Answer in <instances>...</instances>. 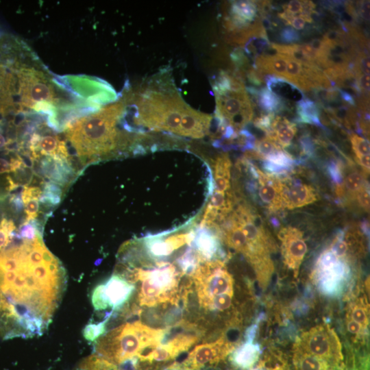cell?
I'll use <instances>...</instances> for the list:
<instances>
[{
  "label": "cell",
  "instance_id": "f35d334b",
  "mask_svg": "<svg viewBox=\"0 0 370 370\" xmlns=\"http://www.w3.org/2000/svg\"><path fill=\"white\" fill-rule=\"evenodd\" d=\"M354 197L356 198L357 201L363 209L369 210V192L366 184L357 192Z\"/></svg>",
  "mask_w": 370,
  "mask_h": 370
},
{
  "label": "cell",
  "instance_id": "cb8c5ba5",
  "mask_svg": "<svg viewBox=\"0 0 370 370\" xmlns=\"http://www.w3.org/2000/svg\"><path fill=\"white\" fill-rule=\"evenodd\" d=\"M214 179L215 190L226 192L230 187V167L231 162L227 155L223 154L214 160Z\"/></svg>",
  "mask_w": 370,
  "mask_h": 370
},
{
  "label": "cell",
  "instance_id": "f6af8a7d",
  "mask_svg": "<svg viewBox=\"0 0 370 370\" xmlns=\"http://www.w3.org/2000/svg\"><path fill=\"white\" fill-rule=\"evenodd\" d=\"M356 162L360 164L366 173H369V155L356 157Z\"/></svg>",
  "mask_w": 370,
  "mask_h": 370
},
{
  "label": "cell",
  "instance_id": "5b68a950",
  "mask_svg": "<svg viewBox=\"0 0 370 370\" xmlns=\"http://www.w3.org/2000/svg\"><path fill=\"white\" fill-rule=\"evenodd\" d=\"M147 269L124 265L121 276L131 284L140 281L137 301L140 306L154 307L164 304L178 306L180 281L183 275L169 262L146 264Z\"/></svg>",
  "mask_w": 370,
  "mask_h": 370
},
{
  "label": "cell",
  "instance_id": "9a60e30c",
  "mask_svg": "<svg viewBox=\"0 0 370 370\" xmlns=\"http://www.w3.org/2000/svg\"><path fill=\"white\" fill-rule=\"evenodd\" d=\"M317 200V193L308 184L293 183L290 185L283 182L282 206L295 209L310 204Z\"/></svg>",
  "mask_w": 370,
  "mask_h": 370
},
{
  "label": "cell",
  "instance_id": "74e56055",
  "mask_svg": "<svg viewBox=\"0 0 370 370\" xmlns=\"http://www.w3.org/2000/svg\"><path fill=\"white\" fill-rule=\"evenodd\" d=\"M328 171L331 179L337 186H342L343 174L340 166L334 162L329 164Z\"/></svg>",
  "mask_w": 370,
  "mask_h": 370
},
{
  "label": "cell",
  "instance_id": "7402d4cb",
  "mask_svg": "<svg viewBox=\"0 0 370 370\" xmlns=\"http://www.w3.org/2000/svg\"><path fill=\"white\" fill-rule=\"evenodd\" d=\"M193 241H195L196 251L203 262L210 261L219 252L218 239L209 232H201L195 234Z\"/></svg>",
  "mask_w": 370,
  "mask_h": 370
},
{
  "label": "cell",
  "instance_id": "8992f818",
  "mask_svg": "<svg viewBox=\"0 0 370 370\" xmlns=\"http://www.w3.org/2000/svg\"><path fill=\"white\" fill-rule=\"evenodd\" d=\"M18 112L31 109L47 115V125L60 127L58 108L62 107L53 80L40 69L14 64Z\"/></svg>",
  "mask_w": 370,
  "mask_h": 370
},
{
  "label": "cell",
  "instance_id": "836d02e7",
  "mask_svg": "<svg viewBox=\"0 0 370 370\" xmlns=\"http://www.w3.org/2000/svg\"><path fill=\"white\" fill-rule=\"evenodd\" d=\"M15 230L13 221L2 219L0 223V251L11 242Z\"/></svg>",
  "mask_w": 370,
  "mask_h": 370
},
{
  "label": "cell",
  "instance_id": "e0dca14e",
  "mask_svg": "<svg viewBox=\"0 0 370 370\" xmlns=\"http://www.w3.org/2000/svg\"><path fill=\"white\" fill-rule=\"evenodd\" d=\"M16 80L14 74L0 61V115L16 108Z\"/></svg>",
  "mask_w": 370,
  "mask_h": 370
},
{
  "label": "cell",
  "instance_id": "b9f144b4",
  "mask_svg": "<svg viewBox=\"0 0 370 370\" xmlns=\"http://www.w3.org/2000/svg\"><path fill=\"white\" fill-rule=\"evenodd\" d=\"M346 325L348 332L355 335H362L365 330L361 325L349 319H347Z\"/></svg>",
  "mask_w": 370,
  "mask_h": 370
},
{
  "label": "cell",
  "instance_id": "7bdbcfd3",
  "mask_svg": "<svg viewBox=\"0 0 370 370\" xmlns=\"http://www.w3.org/2000/svg\"><path fill=\"white\" fill-rule=\"evenodd\" d=\"M357 81L361 92L366 94L369 92V75L360 74L357 77Z\"/></svg>",
  "mask_w": 370,
  "mask_h": 370
},
{
  "label": "cell",
  "instance_id": "f1b7e54d",
  "mask_svg": "<svg viewBox=\"0 0 370 370\" xmlns=\"http://www.w3.org/2000/svg\"><path fill=\"white\" fill-rule=\"evenodd\" d=\"M347 319L359 323L365 329L367 328L369 324L367 308L363 303L362 299H360L351 304L347 314Z\"/></svg>",
  "mask_w": 370,
  "mask_h": 370
},
{
  "label": "cell",
  "instance_id": "8fae6325",
  "mask_svg": "<svg viewBox=\"0 0 370 370\" xmlns=\"http://www.w3.org/2000/svg\"><path fill=\"white\" fill-rule=\"evenodd\" d=\"M235 347L222 335L215 341L196 345L184 360L175 362L164 370H201L223 360Z\"/></svg>",
  "mask_w": 370,
  "mask_h": 370
},
{
  "label": "cell",
  "instance_id": "ffe728a7",
  "mask_svg": "<svg viewBox=\"0 0 370 370\" xmlns=\"http://www.w3.org/2000/svg\"><path fill=\"white\" fill-rule=\"evenodd\" d=\"M264 79L267 85V88L284 100L286 99L298 101L304 97L298 88L283 78L267 75Z\"/></svg>",
  "mask_w": 370,
  "mask_h": 370
},
{
  "label": "cell",
  "instance_id": "d590c367",
  "mask_svg": "<svg viewBox=\"0 0 370 370\" xmlns=\"http://www.w3.org/2000/svg\"><path fill=\"white\" fill-rule=\"evenodd\" d=\"M284 13L288 16H295L305 13V1L292 0L283 5Z\"/></svg>",
  "mask_w": 370,
  "mask_h": 370
},
{
  "label": "cell",
  "instance_id": "277c9868",
  "mask_svg": "<svg viewBox=\"0 0 370 370\" xmlns=\"http://www.w3.org/2000/svg\"><path fill=\"white\" fill-rule=\"evenodd\" d=\"M164 329L153 328L139 320L123 323L98 338L95 354L119 365L158 347Z\"/></svg>",
  "mask_w": 370,
  "mask_h": 370
},
{
  "label": "cell",
  "instance_id": "d6986e66",
  "mask_svg": "<svg viewBox=\"0 0 370 370\" xmlns=\"http://www.w3.org/2000/svg\"><path fill=\"white\" fill-rule=\"evenodd\" d=\"M234 350L231 358L233 364L244 369L251 367L258 360L261 352L260 346L254 343L253 340H246Z\"/></svg>",
  "mask_w": 370,
  "mask_h": 370
},
{
  "label": "cell",
  "instance_id": "4fadbf2b",
  "mask_svg": "<svg viewBox=\"0 0 370 370\" xmlns=\"http://www.w3.org/2000/svg\"><path fill=\"white\" fill-rule=\"evenodd\" d=\"M279 238L282 242V254L285 264L293 271L296 277L307 252L303 234L297 228L284 227L280 231Z\"/></svg>",
  "mask_w": 370,
  "mask_h": 370
},
{
  "label": "cell",
  "instance_id": "e575fe53",
  "mask_svg": "<svg viewBox=\"0 0 370 370\" xmlns=\"http://www.w3.org/2000/svg\"><path fill=\"white\" fill-rule=\"evenodd\" d=\"M352 149L356 157L369 156L370 153L369 142L357 134L350 136Z\"/></svg>",
  "mask_w": 370,
  "mask_h": 370
},
{
  "label": "cell",
  "instance_id": "ba28073f",
  "mask_svg": "<svg viewBox=\"0 0 370 370\" xmlns=\"http://www.w3.org/2000/svg\"><path fill=\"white\" fill-rule=\"evenodd\" d=\"M190 278L195 283L199 306L205 310L216 298L234 295L233 278L219 260L200 264Z\"/></svg>",
  "mask_w": 370,
  "mask_h": 370
},
{
  "label": "cell",
  "instance_id": "f546056e",
  "mask_svg": "<svg viewBox=\"0 0 370 370\" xmlns=\"http://www.w3.org/2000/svg\"><path fill=\"white\" fill-rule=\"evenodd\" d=\"M16 236L22 240L32 241L42 235L41 225L36 219L25 221L18 227Z\"/></svg>",
  "mask_w": 370,
  "mask_h": 370
},
{
  "label": "cell",
  "instance_id": "7dc6e473",
  "mask_svg": "<svg viewBox=\"0 0 370 370\" xmlns=\"http://www.w3.org/2000/svg\"><path fill=\"white\" fill-rule=\"evenodd\" d=\"M7 141L5 137L0 134V149L5 147L6 145Z\"/></svg>",
  "mask_w": 370,
  "mask_h": 370
},
{
  "label": "cell",
  "instance_id": "3957f363",
  "mask_svg": "<svg viewBox=\"0 0 370 370\" xmlns=\"http://www.w3.org/2000/svg\"><path fill=\"white\" fill-rule=\"evenodd\" d=\"M135 121L153 130H164L186 136L197 111L172 91L148 89L135 99Z\"/></svg>",
  "mask_w": 370,
  "mask_h": 370
},
{
  "label": "cell",
  "instance_id": "f907efd6",
  "mask_svg": "<svg viewBox=\"0 0 370 370\" xmlns=\"http://www.w3.org/2000/svg\"><path fill=\"white\" fill-rule=\"evenodd\" d=\"M77 370H79V369Z\"/></svg>",
  "mask_w": 370,
  "mask_h": 370
},
{
  "label": "cell",
  "instance_id": "ac0fdd59",
  "mask_svg": "<svg viewBox=\"0 0 370 370\" xmlns=\"http://www.w3.org/2000/svg\"><path fill=\"white\" fill-rule=\"evenodd\" d=\"M15 337L25 338L14 310L0 292V339Z\"/></svg>",
  "mask_w": 370,
  "mask_h": 370
},
{
  "label": "cell",
  "instance_id": "4316f807",
  "mask_svg": "<svg viewBox=\"0 0 370 370\" xmlns=\"http://www.w3.org/2000/svg\"><path fill=\"white\" fill-rule=\"evenodd\" d=\"M79 370H121L118 365L92 354L85 358L79 365Z\"/></svg>",
  "mask_w": 370,
  "mask_h": 370
},
{
  "label": "cell",
  "instance_id": "8d00e7d4",
  "mask_svg": "<svg viewBox=\"0 0 370 370\" xmlns=\"http://www.w3.org/2000/svg\"><path fill=\"white\" fill-rule=\"evenodd\" d=\"M39 200L31 199L23 204L24 210L26 214L25 221L36 219L39 213Z\"/></svg>",
  "mask_w": 370,
  "mask_h": 370
},
{
  "label": "cell",
  "instance_id": "d6a6232c",
  "mask_svg": "<svg viewBox=\"0 0 370 370\" xmlns=\"http://www.w3.org/2000/svg\"><path fill=\"white\" fill-rule=\"evenodd\" d=\"M344 184L350 195L355 197L357 192L366 184L364 175L358 171H354L346 176Z\"/></svg>",
  "mask_w": 370,
  "mask_h": 370
},
{
  "label": "cell",
  "instance_id": "7a4b0ae2",
  "mask_svg": "<svg viewBox=\"0 0 370 370\" xmlns=\"http://www.w3.org/2000/svg\"><path fill=\"white\" fill-rule=\"evenodd\" d=\"M124 111L123 102L115 103L79 117L64 127L65 136L83 164L96 162L116 147V126Z\"/></svg>",
  "mask_w": 370,
  "mask_h": 370
},
{
  "label": "cell",
  "instance_id": "d4e9b609",
  "mask_svg": "<svg viewBox=\"0 0 370 370\" xmlns=\"http://www.w3.org/2000/svg\"><path fill=\"white\" fill-rule=\"evenodd\" d=\"M296 112L298 122L322 126L318 106L308 98L303 97L297 101Z\"/></svg>",
  "mask_w": 370,
  "mask_h": 370
},
{
  "label": "cell",
  "instance_id": "603a6c76",
  "mask_svg": "<svg viewBox=\"0 0 370 370\" xmlns=\"http://www.w3.org/2000/svg\"><path fill=\"white\" fill-rule=\"evenodd\" d=\"M224 240L228 246L242 253L249 260L252 254L250 246L241 229L233 220L224 232Z\"/></svg>",
  "mask_w": 370,
  "mask_h": 370
},
{
  "label": "cell",
  "instance_id": "30bf717a",
  "mask_svg": "<svg viewBox=\"0 0 370 370\" xmlns=\"http://www.w3.org/2000/svg\"><path fill=\"white\" fill-rule=\"evenodd\" d=\"M350 273L346 259L337 256L331 249L323 251L318 258L313 275L319 290L326 295L339 291Z\"/></svg>",
  "mask_w": 370,
  "mask_h": 370
},
{
  "label": "cell",
  "instance_id": "9c48e42d",
  "mask_svg": "<svg viewBox=\"0 0 370 370\" xmlns=\"http://www.w3.org/2000/svg\"><path fill=\"white\" fill-rule=\"evenodd\" d=\"M295 345L330 365H337L343 360L339 338L326 324L316 325L303 332Z\"/></svg>",
  "mask_w": 370,
  "mask_h": 370
},
{
  "label": "cell",
  "instance_id": "1f68e13d",
  "mask_svg": "<svg viewBox=\"0 0 370 370\" xmlns=\"http://www.w3.org/2000/svg\"><path fill=\"white\" fill-rule=\"evenodd\" d=\"M110 316L99 323H89L84 328L83 336L87 341H95L106 331L107 322Z\"/></svg>",
  "mask_w": 370,
  "mask_h": 370
},
{
  "label": "cell",
  "instance_id": "5bb4252c",
  "mask_svg": "<svg viewBox=\"0 0 370 370\" xmlns=\"http://www.w3.org/2000/svg\"><path fill=\"white\" fill-rule=\"evenodd\" d=\"M258 182V197L260 201L273 211L280 210L282 206L283 182L270 173H264L256 169Z\"/></svg>",
  "mask_w": 370,
  "mask_h": 370
},
{
  "label": "cell",
  "instance_id": "60d3db41",
  "mask_svg": "<svg viewBox=\"0 0 370 370\" xmlns=\"http://www.w3.org/2000/svg\"><path fill=\"white\" fill-rule=\"evenodd\" d=\"M10 208L13 212L19 213L24 208L21 195L14 194L10 198Z\"/></svg>",
  "mask_w": 370,
  "mask_h": 370
},
{
  "label": "cell",
  "instance_id": "52a82bcc",
  "mask_svg": "<svg viewBox=\"0 0 370 370\" xmlns=\"http://www.w3.org/2000/svg\"><path fill=\"white\" fill-rule=\"evenodd\" d=\"M213 89L217 103L215 116L220 125L230 127L236 132L251 121L252 103L241 79L231 75L230 86Z\"/></svg>",
  "mask_w": 370,
  "mask_h": 370
},
{
  "label": "cell",
  "instance_id": "ee69618b",
  "mask_svg": "<svg viewBox=\"0 0 370 370\" xmlns=\"http://www.w3.org/2000/svg\"><path fill=\"white\" fill-rule=\"evenodd\" d=\"M338 93L341 99L350 106H355L356 102L353 96L346 90L338 88Z\"/></svg>",
  "mask_w": 370,
  "mask_h": 370
},
{
  "label": "cell",
  "instance_id": "681fc988",
  "mask_svg": "<svg viewBox=\"0 0 370 370\" xmlns=\"http://www.w3.org/2000/svg\"><path fill=\"white\" fill-rule=\"evenodd\" d=\"M1 132V126H0V132Z\"/></svg>",
  "mask_w": 370,
  "mask_h": 370
},
{
  "label": "cell",
  "instance_id": "ab89813d",
  "mask_svg": "<svg viewBox=\"0 0 370 370\" xmlns=\"http://www.w3.org/2000/svg\"><path fill=\"white\" fill-rule=\"evenodd\" d=\"M281 39L286 42H295L299 40V35L293 28L287 27L284 29L280 34Z\"/></svg>",
  "mask_w": 370,
  "mask_h": 370
},
{
  "label": "cell",
  "instance_id": "6da1fadb",
  "mask_svg": "<svg viewBox=\"0 0 370 370\" xmlns=\"http://www.w3.org/2000/svg\"><path fill=\"white\" fill-rule=\"evenodd\" d=\"M0 251V292L14 310L25 338L47 328L66 286L61 262L45 247L42 235L14 237Z\"/></svg>",
  "mask_w": 370,
  "mask_h": 370
},
{
  "label": "cell",
  "instance_id": "44dd1931",
  "mask_svg": "<svg viewBox=\"0 0 370 370\" xmlns=\"http://www.w3.org/2000/svg\"><path fill=\"white\" fill-rule=\"evenodd\" d=\"M293 362L295 370H332L328 362L303 351L295 345Z\"/></svg>",
  "mask_w": 370,
  "mask_h": 370
},
{
  "label": "cell",
  "instance_id": "484cf974",
  "mask_svg": "<svg viewBox=\"0 0 370 370\" xmlns=\"http://www.w3.org/2000/svg\"><path fill=\"white\" fill-rule=\"evenodd\" d=\"M258 105L264 112H280L286 109L285 100L272 93L267 88H262L257 95Z\"/></svg>",
  "mask_w": 370,
  "mask_h": 370
},
{
  "label": "cell",
  "instance_id": "4dcf8cb0",
  "mask_svg": "<svg viewBox=\"0 0 370 370\" xmlns=\"http://www.w3.org/2000/svg\"><path fill=\"white\" fill-rule=\"evenodd\" d=\"M254 148L257 156L262 159L277 151L282 149L277 143L266 135L262 139L255 141Z\"/></svg>",
  "mask_w": 370,
  "mask_h": 370
},
{
  "label": "cell",
  "instance_id": "2e32d148",
  "mask_svg": "<svg viewBox=\"0 0 370 370\" xmlns=\"http://www.w3.org/2000/svg\"><path fill=\"white\" fill-rule=\"evenodd\" d=\"M193 232L171 235L166 238H151L145 242L149 254L153 257L166 256L184 245L192 243Z\"/></svg>",
  "mask_w": 370,
  "mask_h": 370
},
{
  "label": "cell",
  "instance_id": "bcb514c9",
  "mask_svg": "<svg viewBox=\"0 0 370 370\" xmlns=\"http://www.w3.org/2000/svg\"><path fill=\"white\" fill-rule=\"evenodd\" d=\"M11 172L10 163L6 159L0 158V174Z\"/></svg>",
  "mask_w": 370,
  "mask_h": 370
},
{
  "label": "cell",
  "instance_id": "c3c4849f",
  "mask_svg": "<svg viewBox=\"0 0 370 370\" xmlns=\"http://www.w3.org/2000/svg\"><path fill=\"white\" fill-rule=\"evenodd\" d=\"M251 370H263V369H262L261 367H257V368L252 369Z\"/></svg>",
  "mask_w": 370,
  "mask_h": 370
},
{
  "label": "cell",
  "instance_id": "7c38bea8",
  "mask_svg": "<svg viewBox=\"0 0 370 370\" xmlns=\"http://www.w3.org/2000/svg\"><path fill=\"white\" fill-rule=\"evenodd\" d=\"M134 290V284L118 275L113 274L93 289L91 295L92 304L97 311L108 308H111L112 312L118 311L128 302Z\"/></svg>",
  "mask_w": 370,
  "mask_h": 370
},
{
  "label": "cell",
  "instance_id": "83f0119b",
  "mask_svg": "<svg viewBox=\"0 0 370 370\" xmlns=\"http://www.w3.org/2000/svg\"><path fill=\"white\" fill-rule=\"evenodd\" d=\"M62 195V190L59 185L47 182L44 184L39 201L49 206H56L61 201Z\"/></svg>",
  "mask_w": 370,
  "mask_h": 370
}]
</instances>
